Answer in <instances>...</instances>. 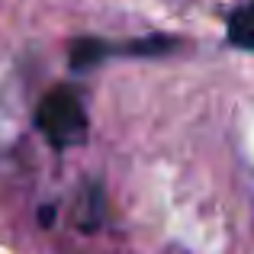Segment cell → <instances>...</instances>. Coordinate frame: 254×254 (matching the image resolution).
Instances as JSON below:
<instances>
[{
  "instance_id": "obj_2",
  "label": "cell",
  "mask_w": 254,
  "mask_h": 254,
  "mask_svg": "<svg viewBox=\"0 0 254 254\" xmlns=\"http://www.w3.org/2000/svg\"><path fill=\"white\" fill-rule=\"evenodd\" d=\"M229 42L235 49L254 52V0L245 6H238L229 16Z\"/></svg>"
},
{
  "instance_id": "obj_1",
  "label": "cell",
  "mask_w": 254,
  "mask_h": 254,
  "mask_svg": "<svg viewBox=\"0 0 254 254\" xmlns=\"http://www.w3.org/2000/svg\"><path fill=\"white\" fill-rule=\"evenodd\" d=\"M36 123L55 148H74L87 138V110L74 87H52L36 110Z\"/></svg>"
}]
</instances>
